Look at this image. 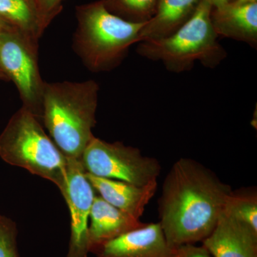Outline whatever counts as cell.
Listing matches in <instances>:
<instances>
[{"label":"cell","instance_id":"1","mask_svg":"<svg viewBox=\"0 0 257 257\" xmlns=\"http://www.w3.org/2000/svg\"><path fill=\"white\" fill-rule=\"evenodd\" d=\"M231 192L229 184L197 161L177 160L166 176L158 202L160 224L171 247L208 237Z\"/></svg>","mask_w":257,"mask_h":257},{"label":"cell","instance_id":"2","mask_svg":"<svg viewBox=\"0 0 257 257\" xmlns=\"http://www.w3.org/2000/svg\"><path fill=\"white\" fill-rule=\"evenodd\" d=\"M98 93L93 80L45 83L42 121L67 158L81 160L94 137Z\"/></svg>","mask_w":257,"mask_h":257},{"label":"cell","instance_id":"3","mask_svg":"<svg viewBox=\"0 0 257 257\" xmlns=\"http://www.w3.org/2000/svg\"><path fill=\"white\" fill-rule=\"evenodd\" d=\"M212 5L201 0L188 21L170 36L139 42L137 52L150 60L160 61L175 73L190 70L197 61L207 68L217 67L226 57L217 41L211 21Z\"/></svg>","mask_w":257,"mask_h":257},{"label":"cell","instance_id":"4","mask_svg":"<svg viewBox=\"0 0 257 257\" xmlns=\"http://www.w3.org/2000/svg\"><path fill=\"white\" fill-rule=\"evenodd\" d=\"M80 11L73 47L89 70L99 72L116 68L132 45L141 42L140 32L146 23L126 21L111 13L103 1Z\"/></svg>","mask_w":257,"mask_h":257},{"label":"cell","instance_id":"5","mask_svg":"<svg viewBox=\"0 0 257 257\" xmlns=\"http://www.w3.org/2000/svg\"><path fill=\"white\" fill-rule=\"evenodd\" d=\"M0 157L55 184L62 196L67 190V160L42 122L26 108L17 111L0 137Z\"/></svg>","mask_w":257,"mask_h":257},{"label":"cell","instance_id":"6","mask_svg":"<svg viewBox=\"0 0 257 257\" xmlns=\"http://www.w3.org/2000/svg\"><path fill=\"white\" fill-rule=\"evenodd\" d=\"M81 162L88 174L138 186L157 182L161 172L159 161L144 156L138 148L94 136L83 152Z\"/></svg>","mask_w":257,"mask_h":257},{"label":"cell","instance_id":"7","mask_svg":"<svg viewBox=\"0 0 257 257\" xmlns=\"http://www.w3.org/2000/svg\"><path fill=\"white\" fill-rule=\"evenodd\" d=\"M38 44L16 29L0 31V64L18 87L23 106L42 122L45 83L39 70Z\"/></svg>","mask_w":257,"mask_h":257},{"label":"cell","instance_id":"8","mask_svg":"<svg viewBox=\"0 0 257 257\" xmlns=\"http://www.w3.org/2000/svg\"><path fill=\"white\" fill-rule=\"evenodd\" d=\"M67 160V187L63 197L71 216L70 240L67 257H87L89 253L88 224L95 195L81 160Z\"/></svg>","mask_w":257,"mask_h":257},{"label":"cell","instance_id":"9","mask_svg":"<svg viewBox=\"0 0 257 257\" xmlns=\"http://www.w3.org/2000/svg\"><path fill=\"white\" fill-rule=\"evenodd\" d=\"M158 223H150L103 243L92 250L97 257H173Z\"/></svg>","mask_w":257,"mask_h":257},{"label":"cell","instance_id":"10","mask_svg":"<svg viewBox=\"0 0 257 257\" xmlns=\"http://www.w3.org/2000/svg\"><path fill=\"white\" fill-rule=\"evenodd\" d=\"M202 242L213 257H257V231L224 211Z\"/></svg>","mask_w":257,"mask_h":257},{"label":"cell","instance_id":"11","mask_svg":"<svg viewBox=\"0 0 257 257\" xmlns=\"http://www.w3.org/2000/svg\"><path fill=\"white\" fill-rule=\"evenodd\" d=\"M86 177L94 190L106 202L140 220L157 189V182L138 186L122 181L96 177L87 172Z\"/></svg>","mask_w":257,"mask_h":257},{"label":"cell","instance_id":"12","mask_svg":"<svg viewBox=\"0 0 257 257\" xmlns=\"http://www.w3.org/2000/svg\"><path fill=\"white\" fill-rule=\"evenodd\" d=\"M211 21L216 35L257 45V2L227 3L219 8H212Z\"/></svg>","mask_w":257,"mask_h":257},{"label":"cell","instance_id":"13","mask_svg":"<svg viewBox=\"0 0 257 257\" xmlns=\"http://www.w3.org/2000/svg\"><path fill=\"white\" fill-rule=\"evenodd\" d=\"M89 219V252L103 243L145 224L140 219L106 202L100 196L94 197Z\"/></svg>","mask_w":257,"mask_h":257},{"label":"cell","instance_id":"14","mask_svg":"<svg viewBox=\"0 0 257 257\" xmlns=\"http://www.w3.org/2000/svg\"><path fill=\"white\" fill-rule=\"evenodd\" d=\"M201 0H157L155 15L145 23L142 41L170 36L192 18Z\"/></svg>","mask_w":257,"mask_h":257},{"label":"cell","instance_id":"15","mask_svg":"<svg viewBox=\"0 0 257 257\" xmlns=\"http://www.w3.org/2000/svg\"><path fill=\"white\" fill-rule=\"evenodd\" d=\"M0 18L38 44L45 26L30 0H0Z\"/></svg>","mask_w":257,"mask_h":257},{"label":"cell","instance_id":"16","mask_svg":"<svg viewBox=\"0 0 257 257\" xmlns=\"http://www.w3.org/2000/svg\"><path fill=\"white\" fill-rule=\"evenodd\" d=\"M224 212L243 221L257 231V194L256 189L233 191L229 194Z\"/></svg>","mask_w":257,"mask_h":257},{"label":"cell","instance_id":"17","mask_svg":"<svg viewBox=\"0 0 257 257\" xmlns=\"http://www.w3.org/2000/svg\"><path fill=\"white\" fill-rule=\"evenodd\" d=\"M103 3L111 13L126 21L145 23L155 15L157 0H106Z\"/></svg>","mask_w":257,"mask_h":257},{"label":"cell","instance_id":"18","mask_svg":"<svg viewBox=\"0 0 257 257\" xmlns=\"http://www.w3.org/2000/svg\"><path fill=\"white\" fill-rule=\"evenodd\" d=\"M16 224L9 218L0 216V257H19Z\"/></svg>","mask_w":257,"mask_h":257},{"label":"cell","instance_id":"19","mask_svg":"<svg viewBox=\"0 0 257 257\" xmlns=\"http://www.w3.org/2000/svg\"><path fill=\"white\" fill-rule=\"evenodd\" d=\"M173 257H213L204 246L186 244L175 248Z\"/></svg>","mask_w":257,"mask_h":257},{"label":"cell","instance_id":"20","mask_svg":"<svg viewBox=\"0 0 257 257\" xmlns=\"http://www.w3.org/2000/svg\"><path fill=\"white\" fill-rule=\"evenodd\" d=\"M61 1L62 0H35V8L43 25L42 17H45L47 13L53 11L58 6Z\"/></svg>","mask_w":257,"mask_h":257},{"label":"cell","instance_id":"21","mask_svg":"<svg viewBox=\"0 0 257 257\" xmlns=\"http://www.w3.org/2000/svg\"><path fill=\"white\" fill-rule=\"evenodd\" d=\"M213 8H219L229 3V0H208Z\"/></svg>","mask_w":257,"mask_h":257},{"label":"cell","instance_id":"22","mask_svg":"<svg viewBox=\"0 0 257 257\" xmlns=\"http://www.w3.org/2000/svg\"><path fill=\"white\" fill-rule=\"evenodd\" d=\"M13 29L16 28H15L14 27L12 26L10 24L8 23V22L5 21L4 19L0 18V31H1V30H13Z\"/></svg>","mask_w":257,"mask_h":257},{"label":"cell","instance_id":"23","mask_svg":"<svg viewBox=\"0 0 257 257\" xmlns=\"http://www.w3.org/2000/svg\"><path fill=\"white\" fill-rule=\"evenodd\" d=\"M0 78L9 79V78H8V75L5 74V71L3 70L1 64H0Z\"/></svg>","mask_w":257,"mask_h":257},{"label":"cell","instance_id":"24","mask_svg":"<svg viewBox=\"0 0 257 257\" xmlns=\"http://www.w3.org/2000/svg\"><path fill=\"white\" fill-rule=\"evenodd\" d=\"M239 3H253V2H257V0H236Z\"/></svg>","mask_w":257,"mask_h":257},{"label":"cell","instance_id":"25","mask_svg":"<svg viewBox=\"0 0 257 257\" xmlns=\"http://www.w3.org/2000/svg\"><path fill=\"white\" fill-rule=\"evenodd\" d=\"M30 2H31V3H32V4L34 5V6H35V3H34V1L33 0H30Z\"/></svg>","mask_w":257,"mask_h":257}]
</instances>
